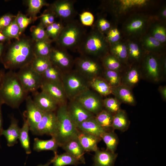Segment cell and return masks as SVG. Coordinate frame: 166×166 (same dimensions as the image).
Returning <instances> with one entry per match:
<instances>
[{
    "label": "cell",
    "mask_w": 166,
    "mask_h": 166,
    "mask_svg": "<svg viewBox=\"0 0 166 166\" xmlns=\"http://www.w3.org/2000/svg\"><path fill=\"white\" fill-rule=\"evenodd\" d=\"M3 104L0 101V137L2 135V132L3 130L2 127V118L1 110L2 106ZM1 147L0 144V148Z\"/></svg>",
    "instance_id": "56"
},
{
    "label": "cell",
    "mask_w": 166,
    "mask_h": 166,
    "mask_svg": "<svg viewBox=\"0 0 166 166\" xmlns=\"http://www.w3.org/2000/svg\"><path fill=\"white\" fill-rule=\"evenodd\" d=\"M90 88L102 96L112 94L113 87L102 77H98L89 81Z\"/></svg>",
    "instance_id": "29"
},
{
    "label": "cell",
    "mask_w": 166,
    "mask_h": 166,
    "mask_svg": "<svg viewBox=\"0 0 166 166\" xmlns=\"http://www.w3.org/2000/svg\"><path fill=\"white\" fill-rule=\"evenodd\" d=\"M62 83L69 101L74 99L82 92L90 88L89 81L74 69L63 73Z\"/></svg>",
    "instance_id": "9"
},
{
    "label": "cell",
    "mask_w": 166,
    "mask_h": 166,
    "mask_svg": "<svg viewBox=\"0 0 166 166\" xmlns=\"http://www.w3.org/2000/svg\"><path fill=\"white\" fill-rule=\"evenodd\" d=\"M49 57L52 64L59 68L63 73L73 69L74 59L66 49L58 46L52 47Z\"/></svg>",
    "instance_id": "14"
},
{
    "label": "cell",
    "mask_w": 166,
    "mask_h": 166,
    "mask_svg": "<svg viewBox=\"0 0 166 166\" xmlns=\"http://www.w3.org/2000/svg\"><path fill=\"white\" fill-rule=\"evenodd\" d=\"M52 64L49 57L35 56L30 65L35 72L42 75Z\"/></svg>",
    "instance_id": "38"
},
{
    "label": "cell",
    "mask_w": 166,
    "mask_h": 166,
    "mask_svg": "<svg viewBox=\"0 0 166 166\" xmlns=\"http://www.w3.org/2000/svg\"><path fill=\"white\" fill-rule=\"evenodd\" d=\"M16 16L10 14H6L0 18V32L9 26Z\"/></svg>",
    "instance_id": "53"
},
{
    "label": "cell",
    "mask_w": 166,
    "mask_h": 166,
    "mask_svg": "<svg viewBox=\"0 0 166 166\" xmlns=\"http://www.w3.org/2000/svg\"><path fill=\"white\" fill-rule=\"evenodd\" d=\"M61 147L66 152L73 156L81 164H85V160L84 156L85 151L77 137L67 142Z\"/></svg>",
    "instance_id": "25"
},
{
    "label": "cell",
    "mask_w": 166,
    "mask_h": 166,
    "mask_svg": "<svg viewBox=\"0 0 166 166\" xmlns=\"http://www.w3.org/2000/svg\"><path fill=\"white\" fill-rule=\"evenodd\" d=\"M17 76L25 91L28 93H34L40 88L42 79V75L35 72L30 64L19 69Z\"/></svg>",
    "instance_id": "11"
},
{
    "label": "cell",
    "mask_w": 166,
    "mask_h": 166,
    "mask_svg": "<svg viewBox=\"0 0 166 166\" xmlns=\"http://www.w3.org/2000/svg\"><path fill=\"white\" fill-rule=\"evenodd\" d=\"M100 61L105 69L122 73L127 66L109 53L102 58Z\"/></svg>",
    "instance_id": "31"
},
{
    "label": "cell",
    "mask_w": 166,
    "mask_h": 166,
    "mask_svg": "<svg viewBox=\"0 0 166 166\" xmlns=\"http://www.w3.org/2000/svg\"><path fill=\"white\" fill-rule=\"evenodd\" d=\"M34 42L32 39L24 37L10 45L2 57L5 68L13 70L30 64L35 57Z\"/></svg>",
    "instance_id": "1"
},
{
    "label": "cell",
    "mask_w": 166,
    "mask_h": 166,
    "mask_svg": "<svg viewBox=\"0 0 166 166\" xmlns=\"http://www.w3.org/2000/svg\"><path fill=\"white\" fill-rule=\"evenodd\" d=\"M74 99L95 116L103 109L102 96L90 88L82 92Z\"/></svg>",
    "instance_id": "13"
},
{
    "label": "cell",
    "mask_w": 166,
    "mask_h": 166,
    "mask_svg": "<svg viewBox=\"0 0 166 166\" xmlns=\"http://www.w3.org/2000/svg\"><path fill=\"white\" fill-rule=\"evenodd\" d=\"M59 147L55 139L52 137L48 140H42L38 138L34 139L33 149L38 152L44 151H52L54 154H56Z\"/></svg>",
    "instance_id": "33"
},
{
    "label": "cell",
    "mask_w": 166,
    "mask_h": 166,
    "mask_svg": "<svg viewBox=\"0 0 166 166\" xmlns=\"http://www.w3.org/2000/svg\"><path fill=\"white\" fill-rule=\"evenodd\" d=\"M51 43L45 41H34V52L35 56L49 57L52 48Z\"/></svg>",
    "instance_id": "42"
},
{
    "label": "cell",
    "mask_w": 166,
    "mask_h": 166,
    "mask_svg": "<svg viewBox=\"0 0 166 166\" xmlns=\"http://www.w3.org/2000/svg\"><path fill=\"white\" fill-rule=\"evenodd\" d=\"M23 124L20 128L18 139L22 147L24 149L26 153L29 154L31 153L30 147V142L29 132L30 126L26 119L23 116Z\"/></svg>",
    "instance_id": "36"
},
{
    "label": "cell",
    "mask_w": 166,
    "mask_h": 166,
    "mask_svg": "<svg viewBox=\"0 0 166 166\" xmlns=\"http://www.w3.org/2000/svg\"><path fill=\"white\" fill-rule=\"evenodd\" d=\"M79 131L100 137L107 130L102 127L96 120L95 116L84 121L77 125Z\"/></svg>",
    "instance_id": "28"
},
{
    "label": "cell",
    "mask_w": 166,
    "mask_h": 166,
    "mask_svg": "<svg viewBox=\"0 0 166 166\" xmlns=\"http://www.w3.org/2000/svg\"><path fill=\"white\" fill-rule=\"evenodd\" d=\"M67 103L69 115L76 126L78 124L95 116L91 113L78 101L73 99Z\"/></svg>",
    "instance_id": "16"
},
{
    "label": "cell",
    "mask_w": 166,
    "mask_h": 166,
    "mask_svg": "<svg viewBox=\"0 0 166 166\" xmlns=\"http://www.w3.org/2000/svg\"><path fill=\"white\" fill-rule=\"evenodd\" d=\"M109 46L105 35L92 28L85 34L77 51L80 55L100 60L109 53Z\"/></svg>",
    "instance_id": "4"
},
{
    "label": "cell",
    "mask_w": 166,
    "mask_h": 166,
    "mask_svg": "<svg viewBox=\"0 0 166 166\" xmlns=\"http://www.w3.org/2000/svg\"><path fill=\"white\" fill-rule=\"evenodd\" d=\"M147 33L165 45L166 42V28L165 22L153 19Z\"/></svg>",
    "instance_id": "30"
},
{
    "label": "cell",
    "mask_w": 166,
    "mask_h": 166,
    "mask_svg": "<svg viewBox=\"0 0 166 166\" xmlns=\"http://www.w3.org/2000/svg\"><path fill=\"white\" fill-rule=\"evenodd\" d=\"M58 104L62 105L67 103L68 100L62 85L42 80L40 88Z\"/></svg>",
    "instance_id": "17"
},
{
    "label": "cell",
    "mask_w": 166,
    "mask_h": 166,
    "mask_svg": "<svg viewBox=\"0 0 166 166\" xmlns=\"http://www.w3.org/2000/svg\"><path fill=\"white\" fill-rule=\"evenodd\" d=\"M54 15L48 10L47 12L43 14L41 16V22L46 28V27L55 22Z\"/></svg>",
    "instance_id": "52"
},
{
    "label": "cell",
    "mask_w": 166,
    "mask_h": 166,
    "mask_svg": "<svg viewBox=\"0 0 166 166\" xmlns=\"http://www.w3.org/2000/svg\"><path fill=\"white\" fill-rule=\"evenodd\" d=\"M122 73L104 69L101 77L113 87L121 84Z\"/></svg>",
    "instance_id": "41"
},
{
    "label": "cell",
    "mask_w": 166,
    "mask_h": 166,
    "mask_svg": "<svg viewBox=\"0 0 166 166\" xmlns=\"http://www.w3.org/2000/svg\"><path fill=\"white\" fill-rule=\"evenodd\" d=\"M113 116L111 113L103 109L95 116V118L102 127L107 130L111 128Z\"/></svg>",
    "instance_id": "40"
},
{
    "label": "cell",
    "mask_w": 166,
    "mask_h": 166,
    "mask_svg": "<svg viewBox=\"0 0 166 166\" xmlns=\"http://www.w3.org/2000/svg\"><path fill=\"white\" fill-rule=\"evenodd\" d=\"M76 2L75 0H56L49 6V10L65 24L74 19L77 14L74 7Z\"/></svg>",
    "instance_id": "12"
},
{
    "label": "cell",
    "mask_w": 166,
    "mask_h": 166,
    "mask_svg": "<svg viewBox=\"0 0 166 166\" xmlns=\"http://www.w3.org/2000/svg\"><path fill=\"white\" fill-rule=\"evenodd\" d=\"M77 138L85 152H95L97 144L101 140V137L79 131Z\"/></svg>",
    "instance_id": "27"
},
{
    "label": "cell",
    "mask_w": 166,
    "mask_h": 166,
    "mask_svg": "<svg viewBox=\"0 0 166 166\" xmlns=\"http://www.w3.org/2000/svg\"><path fill=\"white\" fill-rule=\"evenodd\" d=\"M53 161L52 159L51 160L47 162L46 163L44 164H40L37 166H49L50 164L52 163Z\"/></svg>",
    "instance_id": "58"
},
{
    "label": "cell",
    "mask_w": 166,
    "mask_h": 166,
    "mask_svg": "<svg viewBox=\"0 0 166 166\" xmlns=\"http://www.w3.org/2000/svg\"><path fill=\"white\" fill-rule=\"evenodd\" d=\"M53 166H65L68 165H77L81 164L77 159L66 152L58 155L55 154L53 158Z\"/></svg>",
    "instance_id": "37"
},
{
    "label": "cell",
    "mask_w": 166,
    "mask_h": 166,
    "mask_svg": "<svg viewBox=\"0 0 166 166\" xmlns=\"http://www.w3.org/2000/svg\"><path fill=\"white\" fill-rule=\"evenodd\" d=\"M28 93L24 90L16 73L4 72L0 84V101L13 109L18 108Z\"/></svg>",
    "instance_id": "2"
},
{
    "label": "cell",
    "mask_w": 166,
    "mask_h": 166,
    "mask_svg": "<svg viewBox=\"0 0 166 166\" xmlns=\"http://www.w3.org/2000/svg\"><path fill=\"white\" fill-rule=\"evenodd\" d=\"M15 19L19 29L20 35L33 20L31 17L28 18L26 15L20 13L16 16Z\"/></svg>",
    "instance_id": "50"
},
{
    "label": "cell",
    "mask_w": 166,
    "mask_h": 166,
    "mask_svg": "<svg viewBox=\"0 0 166 166\" xmlns=\"http://www.w3.org/2000/svg\"><path fill=\"white\" fill-rule=\"evenodd\" d=\"M45 26L40 22L31 29L32 39L34 41H45L52 42L53 41L48 37Z\"/></svg>",
    "instance_id": "43"
},
{
    "label": "cell",
    "mask_w": 166,
    "mask_h": 166,
    "mask_svg": "<svg viewBox=\"0 0 166 166\" xmlns=\"http://www.w3.org/2000/svg\"><path fill=\"white\" fill-rule=\"evenodd\" d=\"M9 39L0 32V41H2Z\"/></svg>",
    "instance_id": "57"
},
{
    "label": "cell",
    "mask_w": 166,
    "mask_h": 166,
    "mask_svg": "<svg viewBox=\"0 0 166 166\" xmlns=\"http://www.w3.org/2000/svg\"><path fill=\"white\" fill-rule=\"evenodd\" d=\"M153 19L156 21L165 22L166 19V8L165 6L162 7L158 13L152 16Z\"/></svg>",
    "instance_id": "54"
},
{
    "label": "cell",
    "mask_w": 166,
    "mask_h": 166,
    "mask_svg": "<svg viewBox=\"0 0 166 166\" xmlns=\"http://www.w3.org/2000/svg\"><path fill=\"white\" fill-rule=\"evenodd\" d=\"M158 90L160 93L163 100L166 101V86H160L158 88Z\"/></svg>",
    "instance_id": "55"
},
{
    "label": "cell",
    "mask_w": 166,
    "mask_h": 166,
    "mask_svg": "<svg viewBox=\"0 0 166 166\" xmlns=\"http://www.w3.org/2000/svg\"><path fill=\"white\" fill-rule=\"evenodd\" d=\"M15 17L10 24L1 32L9 39L13 38L17 40L20 38L19 29Z\"/></svg>",
    "instance_id": "48"
},
{
    "label": "cell",
    "mask_w": 166,
    "mask_h": 166,
    "mask_svg": "<svg viewBox=\"0 0 166 166\" xmlns=\"http://www.w3.org/2000/svg\"><path fill=\"white\" fill-rule=\"evenodd\" d=\"M81 23L83 26H92L94 22V16L89 11H84L80 14Z\"/></svg>",
    "instance_id": "51"
},
{
    "label": "cell",
    "mask_w": 166,
    "mask_h": 166,
    "mask_svg": "<svg viewBox=\"0 0 166 166\" xmlns=\"http://www.w3.org/2000/svg\"><path fill=\"white\" fill-rule=\"evenodd\" d=\"M1 70H0V73H1Z\"/></svg>",
    "instance_id": "61"
},
{
    "label": "cell",
    "mask_w": 166,
    "mask_h": 166,
    "mask_svg": "<svg viewBox=\"0 0 166 166\" xmlns=\"http://www.w3.org/2000/svg\"><path fill=\"white\" fill-rule=\"evenodd\" d=\"M57 125L55 112H45L40 121L34 127L30 129L33 134L41 136L45 134L52 136Z\"/></svg>",
    "instance_id": "15"
},
{
    "label": "cell",
    "mask_w": 166,
    "mask_h": 166,
    "mask_svg": "<svg viewBox=\"0 0 166 166\" xmlns=\"http://www.w3.org/2000/svg\"><path fill=\"white\" fill-rule=\"evenodd\" d=\"M113 94L121 103L135 105L136 101L132 88L121 84L113 88Z\"/></svg>",
    "instance_id": "22"
},
{
    "label": "cell",
    "mask_w": 166,
    "mask_h": 166,
    "mask_svg": "<svg viewBox=\"0 0 166 166\" xmlns=\"http://www.w3.org/2000/svg\"><path fill=\"white\" fill-rule=\"evenodd\" d=\"M4 72L3 70H1V72L0 74V84L1 83L2 80V76Z\"/></svg>",
    "instance_id": "60"
},
{
    "label": "cell",
    "mask_w": 166,
    "mask_h": 166,
    "mask_svg": "<svg viewBox=\"0 0 166 166\" xmlns=\"http://www.w3.org/2000/svg\"><path fill=\"white\" fill-rule=\"evenodd\" d=\"M67 103L59 105L55 111L57 125L52 136L61 147L67 142L77 137L79 132L76 125L69 115Z\"/></svg>",
    "instance_id": "5"
},
{
    "label": "cell",
    "mask_w": 166,
    "mask_h": 166,
    "mask_svg": "<svg viewBox=\"0 0 166 166\" xmlns=\"http://www.w3.org/2000/svg\"><path fill=\"white\" fill-rule=\"evenodd\" d=\"M86 34L83 26L74 19L65 24L55 42L58 46L67 50H77Z\"/></svg>",
    "instance_id": "7"
},
{
    "label": "cell",
    "mask_w": 166,
    "mask_h": 166,
    "mask_svg": "<svg viewBox=\"0 0 166 166\" xmlns=\"http://www.w3.org/2000/svg\"><path fill=\"white\" fill-rule=\"evenodd\" d=\"M93 166H115L118 154L107 150L98 149L95 152Z\"/></svg>",
    "instance_id": "24"
},
{
    "label": "cell",
    "mask_w": 166,
    "mask_h": 166,
    "mask_svg": "<svg viewBox=\"0 0 166 166\" xmlns=\"http://www.w3.org/2000/svg\"><path fill=\"white\" fill-rule=\"evenodd\" d=\"M106 146V150L114 153L118 143V138L113 131L105 132L100 136Z\"/></svg>",
    "instance_id": "39"
},
{
    "label": "cell",
    "mask_w": 166,
    "mask_h": 166,
    "mask_svg": "<svg viewBox=\"0 0 166 166\" xmlns=\"http://www.w3.org/2000/svg\"><path fill=\"white\" fill-rule=\"evenodd\" d=\"M64 26V23L60 21L54 22L46 27L47 35L53 42L56 41Z\"/></svg>",
    "instance_id": "46"
},
{
    "label": "cell",
    "mask_w": 166,
    "mask_h": 166,
    "mask_svg": "<svg viewBox=\"0 0 166 166\" xmlns=\"http://www.w3.org/2000/svg\"><path fill=\"white\" fill-rule=\"evenodd\" d=\"M113 26L105 17L99 15L92 26L105 35Z\"/></svg>",
    "instance_id": "44"
},
{
    "label": "cell",
    "mask_w": 166,
    "mask_h": 166,
    "mask_svg": "<svg viewBox=\"0 0 166 166\" xmlns=\"http://www.w3.org/2000/svg\"><path fill=\"white\" fill-rule=\"evenodd\" d=\"M140 44L145 52L162 54L165 45L147 33L139 39Z\"/></svg>",
    "instance_id": "23"
},
{
    "label": "cell",
    "mask_w": 166,
    "mask_h": 166,
    "mask_svg": "<svg viewBox=\"0 0 166 166\" xmlns=\"http://www.w3.org/2000/svg\"><path fill=\"white\" fill-rule=\"evenodd\" d=\"M105 35L109 46L121 41V32L116 26L113 25Z\"/></svg>",
    "instance_id": "49"
},
{
    "label": "cell",
    "mask_w": 166,
    "mask_h": 166,
    "mask_svg": "<svg viewBox=\"0 0 166 166\" xmlns=\"http://www.w3.org/2000/svg\"><path fill=\"white\" fill-rule=\"evenodd\" d=\"M154 2L148 0H106L102 2L100 7L118 21L123 17L146 11L154 6Z\"/></svg>",
    "instance_id": "3"
},
{
    "label": "cell",
    "mask_w": 166,
    "mask_h": 166,
    "mask_svg": "<svg viewBox=\"0 0 166 166\" xmlns=\"http://www.w3.org/2000/svg\"><path fill=\"white\" fill-rule=\"evenodd\" d=\"M18 120L14 117H11L10 124L8 128L3 129L2 135L5 137L9 147H12L18 143L20 128L18 124Z\"/></svg>",
    "instance_id": "26"
},
{
    "label": "cell",
    "mask_w": 166,
    "mask_h": 166,
    "mask_svg": "<svg viewBox=\"0 0 166 166\" xmlns=\"http://www.w3.org/2000/svg\"><path fill=\"white\" fill-rule=\"evenodd\" d=\"M130 123L125 111L121 109L113 115L111 128L124 132L128 129Z\"/></svg>",
    "instance_id": "34"
},
{
    "label": "cell",
    "mask_w": 166,
    "mask_h": 166,
    "mask_svg": "<svg viewBox=\"0 0 166 166\" xmlns=\"http://www.w3.org/2000/svg\"><path fill=\"white\" fill-rule=\"evenodd\" d=\"M103 107L113 115L121 109V103L116 98L109 97L103 99Z\"/></svg>",
    "instance_id": "47"
},
{
    "label": "cell",
    "mask_w": 166,
    "mask_h": 166,
    "mask_svg": "<svg viewBox=\"0 0 166 166\" xmlns=\"http://www.w3.org/2000/svg\"><path fill=\"white\" fill-rule=\"evenodd\" d=\"M153 20L152 16L144 12L132 14L123 23L121 32L127 38L139 39L148 32Z\"/></svg>",
    "instance_id": "8"
},
{
    "label": "cell",
    "mask_w": 166,
    "mask_h": 166,
    "mask_svg": "<svg viewBox=\"0 0 166 166\" xmlns=\"http://www.w3.org/2000/svg\"><path fill=\"white\" fill-rule=\"evenodd\" d=\"M27 4L28 13L33 20L36 19L37 14L43 6L49 5L44 0H29L27 1Z\"/></svg>",
    "instance_id": "45"
},
{
    "label": "cell",
    "mask_w": 166,
    "mask_h": 166,
    "mask_svg": "<svg viewBox=\"0 0 166 166\" xmlns=\"http://www.w3.org/2000/svg\"><path fill=\"white\" fill-rule=\"evenodd\" d=\"M33 101L41 110L44 112H55L59 105L51 97L43 91H38L33 94Z\"/></svg>",
    "instance_id": "21"
},
{
    "label": "cell",
    "mask_w": 166,
    "mask_h": 166,
    "mask_svg": "<svg viewBox=\"0 0 166 166\" xmlns=\"http://www.w3.org/2000/svg\"><path fill=\"white\" fill-rule=\"evenodd\" d=\"M25 101L26 109L23 113V116L26 119L30 129L40 121L45 112L37 107L30 96H27Z\"/></svg>",
    "instance_id": "19"
},
{
    "label": "cell",
    "mask_w": 166,
    "mask_h": 166,
    "mask_svg": "<svg viewBox=\"0 0 166 166\" xmlns=\"http://www.w3.org/2000/svg\"><path fill=\"white\" fill-rule=\"evenodd\" d=\"M63 73V72L59 68L52 64L42 75V80L62 85Z\"/></svg>",
    "instance_id": "35"
},
{
    "label": "cell",
    "mask_w": 166,
    "mask_h": 166,
    "mask_svg": "<svg viewBox=\"0 0 166 166\" xmlns=\"http://www.w3.org/2000/svg\"><path fill=\"white\" fill-rule=\"evenodd\" d=\"M123 72L121 74V84L132 89L136 86L142 78L139 65H128Z\"/></svg>",
    "instance_id": "20"
},
{
    "label": "cell",
    "mask_w": 166,
    "mask_h": 166,
    "mask_svg": "<svg viewBox=\"0 0 166 166\" xmlns=\"http://www.w3.org/2000/svg\"><path fill=\"white\" fill-rule=\"evenodd\" d=\"M25 165H24V166H25Z\"/></svg>",
    "instance_id": "62"
},
{
    "label": "cell",
    "mask_w": 166,
    "mask_h": 166,
    "mask_svg": "<svg viewBox=\"0 0 166 166\" xmlns=\"http://www.w3.org/2000/svg\"><path fill=\"white\" fill-rule=\"evenodd\" d=\"M73 68L89 81L101 77L104 70L100 60L82 55L74 59Z\"/></svg>",
    "instance_id": "10"
},
{
    "label": "cell",
    "mask_w": 166,
    "mask_h": 166,
    "mask_svg": "<svg viewBox=\"0 0 166 166\" xmlns=\"http://www.w3.org/2000/svg\"><path fill=\"white\" fill-rule=\"evenodd\" d=\"M163 55L145 52L139 65L142 78L155 83L162 80L166 71V57Z\"/></svg>",
    "instance_id": "6"
},
{
    "label": "cell",
    "mask_w": 166,
    "mask_h": 166,
    "mask_svg": "<svg viewBox=\"0 0 166 166\" xmlns=\"http://www.w3.org/2000/svg\"><path fill=\"white\" fill-rule=\"evenodd\" d=\"M109 53L116 57L126 66H128V51L125 41H121L110 45Z\"/></svg>",
    "instance_id": "32"
},
{
    "label": "cell",
    "mask_w": 166,
    "mask_h": 166,
    "mask_svg": "<svg viewBox=\"0 0 166 166\" xmlns=\"http://www.w3.org/2000/svg\"><path fill=\"white\" fill-rule=\"evenodd\" d=\"M125 42L128 51V65H140L145 53L139 39L127 38Z\"/></svg>",
    "instance_id": "18"
},
{
    "label": "cell",
    "mask_w": 166,
    "mask_h": 166,
    "mask_svg": "<svg viewBox=\"0 0 166 166\" xmlns=\"http://www.w3.org/2000/svg\"><path fill=\"white\" fill-rule=\"evenodd\" d=\"M3 50V45L2 44L0 43V57L2 55Z\"/></svg>",
    "instance_id": "59"
}]
</instances>
